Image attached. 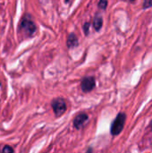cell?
Returning <instances> with one entry per match:
<instances>
[{"label":"cell","instance_id":"4","mask_svg":"<svg viewBox=\"0 0 152 153\" xmlns=\"http://www.w3.org/2000/svg\"><path fill=\"white\" fill-rule=\"evenodd\" d=\"M96 87V80L94 76H86L81 82V90L85 92L89 93L92 91Z\"/></svg>","mask_w":152,"mask_h":153},{"label":"cell","instance_id":"5","mask_svg":"<svg viewBox=\"0 0 152 153\" xmlns=\"http://www.w3.org/2000/svg\"><path fill=\"white\" fill-rule=\"evenodd\" d=\"M89 120V117L86 113L84 112H82L80 114H78L74 119H73V125L74 126L75 129L77 130H80L82 129L83 126H84V124Z\"/></svg>","mask_w":152,"mask_h":153},{"label":"cell","instance_id":"7","mask_svg":"<svg viewBox=\"0 0 152 153\" xmlns=\"http://www.w3.org/2000/svg\"><path fill=\"white\" fill-rule=\"evenodd\" d=\"M92 25H93V28L96 31H99L103 26V17L99 15V14H96V16L93 19Z\"/></svg>","mask_w":152,"mask_h":153},{"label":"cell","instance_id":"1","mask_svg":"<svg viewBox=\"0 0 152 153\" xmlns=\"http://www.w3.org/2000/svg\"><path fill=\"white\" fill-rule=\"evenodd\" d=\"M37 30V26L30 14H24L18 26V32L24 38L32 37Z\"/></svg>","mask_w":152,"mask_h":153},{"label":"cell","instance_id":"6","mask_svg":"<svg viewBox=\"0 0 152 153\" xmlns=\"http://www.w3.org/2000/svg\"><path fill=\"white\" fill-rule=\"evenodd\" d=\"M66 46L69 49L77 48L79 46V40H78L77 36L75 35V33L72 32L68 35L67 39H66Z\"/></svg>","mask_w":152,"mask_h":153},{"label":"cell","instance_id":"12","mask_svg":"<svg viewBox=\"0 0 152 153\" xmlns=\"http://www.w3.org/2000/svg\"><path fill=\"white\" fill-rule=\"evenodd\" d=\"M128 1H130V2H131V3H133V2H134V1H135V0H128Z\"/></svg>","mask_w":152,"mask_h":153},{"label":"cell","instance_id":"13","mask_svg":"<svg viewBox=\"0 0 152 153\" xmlns=\"http://www.w3.org/2000/svg\"><path fill=\"white\" fill-rule=\"evenodd\" d=\"M151 128H152V121H151Z\"/></svg>","mask_w":152,"mask_h":153},{"label":"cell","instance_id":"2","mask_svg":"<svg viewBox=\"0 0 152 153\" xmlns=\"http://www.w3.org/2000/svg\"><path fill=\"white\" fill-rule=\"evenodd\" d=\"M126 121V115L125 113L120 112L117 114V116L116 117V118L114 119V121L111 124V127H110V133L113 136H116L119 135L124 127H125V124Z\"/></svg>","mask_w":152,"mask_h":153},{"label":"cell","instance_id":"8","mask_svg":"<svg viewBox=\"0 0 152 153\" xmlns=\"http://www.w3.org/2000/svg\"><path fill=\"white\" fill-rule=\"evenodd\" d=\"M108 0H99V4H98V6L101 10H106L107 7H108Z\"/></svg>","mask_w":152,"mask_h":153},{"label":"cell","instance_id":"11","mask_svg":"<svg viewBox=\"0 0 152 153\" xmlns=\"http://www.w3.org/2000/svg\"><path fill=\"white\" fill-rule=\"evenodd\" d=\"M2 152H13V149L12 147L6 145V146H4V147L2 149Z\"/></svg>","mask_w":152,"mask_h":153},{"label":"cell","instance_id":"10","mask_svg":"<svg viewBox=\"0 0 152 153\" xmlns=\"http://www.w3.org/2000/svg\"><path fill=\"white\" fill-rule=\"evenodd\" d=\"M90 22H85L83 25V31L85 36H88L90 34Z\"/></svg>","mask_w":152,"mask_h":153},{"label":"cell","instance_id":"3","mask_svg":"<svg viewBox=\"0 0 152 153\" xmlns=\"http://www.w3.org/2000/svg\"><path fill=\"white\" fill-rule=\"evenodd\" d=\"M51 107L54 111V114L56 117H62L67 109V104L66 101L63 98H56L54 99L51 101Z\"/></svg>","mask_w":152,"mask_h":153},{"label":"cell","instance_id":"9","mask_svg":"<svg viewBox=\"0 0 152 153\" xmlns=\"http://www.w3.org/2000/svg\"><path fill=\"white\" fill-rule=\"evenodd\" d=\"M152 6V0H143V4H142V9L143 10H147L148 8Z\"/></svg>","mask_w":152,"mask_h":153}]
</instances>
